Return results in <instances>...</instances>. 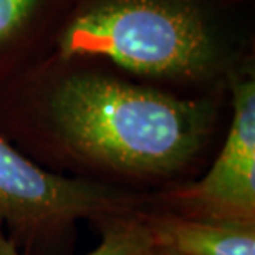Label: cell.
Returning <instances> with one entry per match:
<instances>
[{
  "instance_id": "1",
  "label": "cell",
  "mask_w": 255,
  "mask_h": 255,
  "mask_svg": "<svg viewBox=\"0 0 255 255\" xmlns=\"http://www.w3.org/2000/svg\"><path fill=\"white\" fill-rule=\"evenodd\" d=\"M38 123L47 147L76 177L159 184L199 157L212 134L214 108L206 100L78 71L47 86Z\"/></svg>"
},
{
  "instance_id": "7",
  "label": "cell",
  "mask_w": 255,
  "mask_h": 255,
  "mask_svg": "<svg viewBox=\"0 0 255 255\" xmlns=\"http://www.w3.org/2000/svg\"><path fill=\"white\" fill-rule=\"evenodd\" d=\"M38 0H0V47L20 32Z\"/></svg>"
},
{
  "instance_id": "2",
  "label": "cell",
  "mask_w": 255,
  "mask_h": 255,
  "mask_svg": "<svg viewBox=\"0 0 255 255\" xmlns=\"http://www.w3.org/2000/svg\"><path fill=\"white\" fill-rule=\"evenodd\" d=\"M63 60L106 58L131 73L201 80L219 52L201 13L179 0H106L83 10L60 38Z\"/></svg>"
},
{
  "instance_id": "3",
  "label": "cell",
  "mask_w": 255,
  "mask_h": 255,
  "mask_svg": "<svg viewBox=\"0 0 255 255\" xmlns=\"http://www.w3.org/2000/svg\"><path fill=\"white\" fill-rule=\"evenodd\" d=\"M149 204L123 186L45 169L0 136V229L17 247L57 242L81 221L101 224Z\"/></svg>"
},
{
  "instance_id": "8",
  "label": "cell",
  "mask_w": 255,
  "mask_h": 255,
  "mask_svg": "<svg viewBox=\"0 0 255 255\" xmlns=\"http://www.w3.org/2000/svg\"><path fill=\"white\" fill-rule=\"evenodd\" d=\"M141 255H177L174 252H169V251H164V249H159V247H149L146 252H142Z\"/></svg>"
},
{
  "instance_id": "5",
  "label": "cell",
  "mask_w": 255,
  "mask_h": 255,
  "mask_svg": "<svg viewBox=\"0 0 255 255\" xmlns=\"http://www.w3.org/2000/svg\"><path fill=\"white\" fill-rule=\"evenodd\" d=\"M139 216L152 247L177 255H255V222L186 216L152 202Z\"/></svg>"
},
{
  "instance_id": "4",
  "label": "cell",
  "mask_w": 255,
  "mask_h": 255,
  "mask_svg": "<svg viewBox=\"0 0 255 255\" xmlns=\"http://www.w3.org/2000/svg\"><path fill=\"white\" fill-rule=\"evenodd\" d=\"M156 207L186 216L255 222V81L234 80L232 120L221 152L199 181L157 194Z\"/></svg>"
},
{
  "instance_id": "6",
  "label": "cell",
  "mask_w": 255,
  "mask_h": 255,
  "mask_svg": "<svg viewBox=\"0 0 255 255\" xmlns=\"http://www.w3.org/2000/svg\"><path fill=\"white\" fill-rule=\"evenodd\" d=\"M139 212L101 222V241L86 255H141L146 252L152 244ZM0 255H25L10 241L3 229H0Z\"/></svg>"
}]
</instances>
